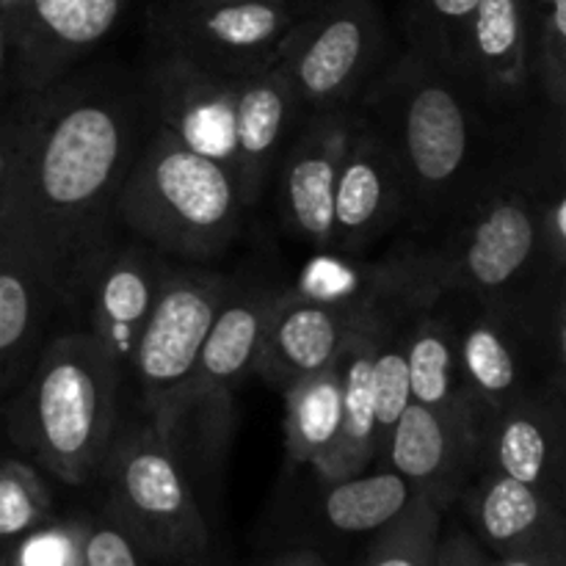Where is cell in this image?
<instances>
[{
    "label": "cell",
    "instance_id": "obj_1",
    "mask_svg": "<svg viewBox=\"0 0 566 566\" xmlns=\"http://www.w3.org/2000/svg\"><path fill=\"white\" fill-rule=\"evenodd\" d=\"M39 94L6 136L0 243L31 260L66 302L88 291L114 243L116 199L136 155V105L108 83Z\"/></svg>",
    "mask_w": 566,
    "mask_h": 566
},
{
    "label": "cell",
    "instance_id": "obj_2",
    "mask_svg": "<svg viewBox=\"0 0 566 566\" xmlns=\"http://www.w3.org/2000/svg\"><path fill=\"white\" fill-rule=\"evenodd\" d=\"M122 374L88 332L50 343L11 407L17 446L53 479L88 484L114 442Z\"/></svg>",
    "mask_w": 566,
    "mask_h": 566
},
{
    "label": "cell",
    "instance_id": "obj_3",
    "mask_svg": "<svg viewBox=\"0 0 566 566\" xmlns=\"http://www.w3.org/2000/svg\"><path fill=\"white\" fill-rule=\"evenodd\" d=\"M243 208L238 177L224 160L160 127L133 155L116 221L160 254L208 260L238 235Z\"/></svg>",
    "mask_w": 566,
    "mask_h": 566
},
{
    "label": "cell",
    "instance_id": "obj_4",
    "mask_svg": "<svg viewBox=\"0 0 566 566\" xmlns=\"http://www.w3.org/2000/svg\"><path fill=\"white\" fill-rule=\"evenodd\" d=\"M457 61L420 48L379 88L387 144L407 199L426 210L453 202L479 164L481 122Z\"/></svg>",
    "mask_w": 566,
    "mask_h": 566
},
{
    "label": "cell",
    "instance_id": "obj_5",
    "mask_svg": "<svg viewBox=\"0 0 566 566\" xmlns=\"http://www.w3.org/2000/svg\"><path fill=\"white\" fill-rule=\"evenodd\" d=\"M105 517L144 558L164 566H213L210 531L171 437L149 420L116 429L105 462Z\"/></svg>",
    "mask_w": 566,
    "mask_h": 566
},
{
    "label": "cell",
    "instance_id": "obj_6",
    "mask_svg": "<svg viewBox=\"0 0 566 566\" xmlns=\"http://www.w3.org/2000/svg\"><path fill=\"white\" fill-rule=\"evenodd\" d=\"M227 293V282L202 269L166 271L130 359L147 403V420L160 434L175 437L180 426L199 352Z\"/></svg>",
    "mask_w": 566,
    "mask_h": 566
},
{
    "label": "cell",
    "instance_id": "obj_7",
    "mask_svg": "<svg viewBox=\"0 0 566 566\" xmlns=\"http://www.w3.org/2000/svg\"><path fill=\"white\" fill-rule=\"evenodd\" d=\"M379 53V20L368 0H337L282 39L274 64L313 114L337 111L363 86Z\"/></svg>",
    "mask_w": 566,
    "mask_h": 566
},
{
    "label": "cell",
    "instance_id": "obj_8",
    "mask_svg": "<svg viewBox=\"0 0 566 566\" xmlns=\"http://www.w3.org/2000/svg\"><path fill=\"white\" fill-rule=\"evenodd\" d=\"M545 252L539 208L523 193L497 197L453 238L434 263L431 287L501 298L523 285Z\"/></svg>",
    "mask_w": 566,
    "mask_h": 566
},
{
    "label": "cell",
    "instance_id": "obj_9",
    "mask_svg": "<svg viewBox=\"0 0 566 566\" xmlns=\"http://www.w3.org/2000/svg\"><path fill=\"white\" fill-rule=\"evenodd\" d=\"M293 28L287 0H202L177 17V55L224 77L269 70Z\"/></svg>",
    "mask_w": 566,
    "mask_h": 566
},
{
    "label": "cell",
    "instance_id": "obj_10",
    "mask_svg": "<svg viewBox=\"0 0 566 566\" xmlns=\"http://www.w3.org/2000/svg\"><path fill=\"white\" fill-rule=\"evenodd\" d=\"M403 202L401 171L381 127L352 119L337 164L332 247L359 249L370 243L392 224Z\"/></svg>",
    "mask_w": 566,
    "mask_h": 566
},
{
    "label": "cell",
    "instance_id": "obj_11",
    "mask_svg": "<svg viewBox=\"0 0 566 566\" xmlns=\"http://www.w3.org/2000/svg\"><path fill=\"white\" fill-rule=\"evenodd\" d=\"M125 9L127 0H17L22 83L33 92L55 86L66 66L114 31Z\"/></svg>",
    "mask_w": 566,
    "mask_h": 566
},
{
    "label": "cell",
    "instance_id": "obj_12",
    "mask_svg": "<svg viewBox=\"0 0 566 566\" xmlns=\"http://www.w3.org/2000/svg\"><path fill=\"white\" fill-rule=\"evenodd\" d=\"M359 313L363 310L348 302L315 296L302 287L280 293L271 304L254 368L282 387L332 368Z\"/></svg>",
    "mask_w": 566,
    "mask_h": 566
},
{
    "label": "cell",
    "instance_id": "obj_13",
    "mask_svg": "<svg viewBox=\"0 0 566 566\" xmlns=\"http://www.w3.org/2000/svg\"><path fill=\"white\" fill-rule=\"evenodd\" d=\"M479 440L481 426L473 420L448 418L412 401L392 426L379 459L437 506L448 509L479 451Z\"/></svg>",
    "mask_w": 566,
    "mask_h": 566
},
{
    "label": "cell",
    "instance_id": "obj_14",
    "mask_svg": "<svg viewBox=\"0 0 566 566\" xmlns=\"http://www.w3.org/2000/svg\"><path fill=\"white\" fill-rule=\"evenodd\" d=\"M169 269L166 254L147 243H130V247L111 243L88 282L86 293L92 296L88 335L111 354L122 370L130 368L138 335L153 313Z\"/></svg>",
    "mask_w": 566,
    "mask_h": 566
},
{
    "label": "cell",
    "instance_id": "obj_15",
    "mask_svg": "<svg viewBox=\"0 0 566 566\" xmlns=\"http://www.w3.org/2000/svg\"><path fill=\"white\" fill-rule=\"evenodd\" d=\"M348 122L352 116L343 108L313 114L282 164V213L291 230L313 247H332V205Z\"/></svg>",
    "mask_w": 566,
    "mask_h": 566
},
{
    "label": "cell",
    "instance_id": "obj_16",
    "mask_svg": "<svg viewBox=\"0 0 566 566\" xmlns=\"http://www.w3.org/2000/svg\"><path fill=\"white\" fill-rule=\"evenodd\" d=\"M492 473L534 486L564 506V437L562 418L539 396L514 398L484 420Z\"/></svg>",
    "mask_w": 566,
    "mask_h": 566
},
{
    "label": "cell",
    "instance_id": "obj_17",
    "mask_svg": "<svg viewBox=\"0 0 566 566\" xmlns=\"http://www.w3.org/2000/svg\"><path fill=\"white\" fill-rule=\"evenodd\" d=\"M302 103L276 64L232 77V175L243 202L263 191Z\"/></svg>",
    "mask_w": 566,
    "mask_h": 566
},
{
    "label": "cell",
    "instance_id": "obj_18",
    "mask_svg": "<svg viewBox=\"0 0 566 566\" xmlns=\"http://www.w3.org/2000/svg\"><path fill=\"white\" fill-rule=\"evenodd\" d=\"M459 368L479 409L495 412L528 392L534 374V343L528 329L512 313L486 307L475 313L457 335ZM486 415V418H490Z\"/></svg>",
    "mask_w": 566,
    "mask_h": 566
},
{
    "label": "cell",
    "instance_id": "obj_19",
    "mask_svg": "<svg viewBox=\"0 0 566 566\" xmlns=\"http://www.w3.org/2000/svg\"><path fill=\"white\" fill-rule=\"evenodd\" d=\"M468 517L475 542L492 556H512L566 539L564 506L492 470L468 492Z\"/></svg>",
    "mask_w": 566,
    "mask_h": 566
},
{
    "label": "cell",
    "instance_id": "obj_20",
    "mask_svg": "<svg viewBox=\"0 0 566 566\" xmlns=\"http://www.w3.org/2000/svg\"><path fill=\"white\" fill-rule=\"evenodd\" d=\"M271 293H247V296H230L216 313L205 346L199 352L197 368H193L191 385L182 401V415L191 409H213L219 398L232 390L249 370H254L263 346L265 324H269Z\"/></svg>",
    "mask_w": 566,
    "mask_h": 566
},
{
    "label": "cell",
    "instance_id": "obj_21",
    "mask_svg": "<svg viewBox=\"0 0 566 566\" xmlns=\"http://www.w3.org/2000/svg\"><path fill=\"white\" fill-rule=\"evenodd\" d=\"M155 94L164 119L160 127L199 153L232 164V77L175 55L158 72Z\"/></svg>",
    "mask_w": 566,
    "mask_h": 566
},
{
    "label": "cell",
    "instance_id": "obj_22",
    "mask_svg": "<svg viewBox=\"0 0 566 566\" xmlns=\"http://www.w3.org/2000/svg\"><path fill=\"white\" fill-rule=\"evenodd\" d=\"M379 332L381 326L368 313H359L335 359L337 381H340L343 429L329 470L318 484H332V481L365 473L379 459L374 407V354Z\"/></svg>",
    "mask_w": 566,
    "mask_h": 566
},
{
    "label": "cell",
    "instance_id": "obj_23",
    "mask_svg": "<svg viewBox=\"0 0 566 566\" xmlns=\"http://www.w3.org/2000/svg\"><path fill=\"white\" fill-rule=\"evenodd\" d=\"M459 55L495 92L523 88L534 75V0H481Z\"/></svg>",
    "mask_w": 566,
    "mask_h": 566
},
{
    "label": "cell",
    "instance_id": "obj_24",
    "mask_svg": "<svg viewBox=\"0 0 566 566\" xmlns=\"http://www.w3.org/2000/svg\"><path fill=\"white\" fill-rule=\"evenodd\" d=\"M403 348H407L412 401L448 415V418L473 420L481 426V409L468 392L462 368H459L453 329H448L442 321L431 318V315H423L403 340Z\"/></svg>",
    "mask_w": 566,
    "mask_h": 566
},
{
    "label": "cell",
    "instance_id": "obj_25",
    "mask_svg": "<svg viewBox=\"0 0 566 566\" xmlns=\"http://www.w3.org/2000/svg\"><path fill=\"white\" fill-rule=\"evenodd\" d=\"M423 495L403 475L381 468L376 473H357L352 479L321 484L318 514L324 525L343 536L376 534L407 512L415 497Z\"/></svg>",
    "mask_w": 566,
    "mask_h": 566
},
{
    "label": "cell",
    "instance_id": "obj_26",
    "mask_svg": "<svg viewBox=\"0 0 566 566\" xmlns=\"http://www.w3.org/2000/svg\"><path fill=\"white\" fill-rule=\"evenodd\" d=\"M282 390L287 403V453L296 464L313 468L315 479L321 481L329 470L343 429L340 381L335 365L321 374L291 381Z\"/></svg>",
    "mask_w": 566,
    "mask_h": 566
},
{
    "label": "cell",
    "instance_id": "obj_27",
    "mask_svg": "<svg viewBox=\"0 0 566 566\" xmlns=\"http://www.w3.org/2000/svg\"><path fill=\"white\" fill-rule=\"evenodd\" d=\"M55 304L59 296L36 265L0 243V376L28 357Z\"/></svg>",
    "mask_w": 566,
    "mask_h": 566
},
{
    "label": "cell",
    "instance_id": "obj_28",
    "mask_svg": "<svg viewBox=\"0 0 566 566\" xmlns=\"http://www.w3.org/2000/svg\"><path fill=\"white\" fill-rule=\"evenodd\" d=\"M442 512L431 497L418 495L390 525L376 531L368 551L354 566H437Z\"/></svg>",
    "mask_w": 566,
    "mask_h": 566
},
{
    "label": "cell",
    "instance_id": "obj_29",
    "mask_svg": "<svg viewBox=\"0 0 566 566\" xmlns=\"http://www.w3.org/2000/svg\"><path fill=\"white\" fill-rule=\"evenodd\" d=\"M50 517V492L36 470L0 462V542L22 539Z\"/></svg>",
    "mask_w": 566,
    "mask_h": 566
},
{
    "label": "cell",
    "instance_id": "obj_30",
    "mask_svg": "<svg viewBox=\"0 0 566 566\" xmlns=\"http://www.w3.org/2000/svg\"><path fill=\"white\" fill-rule=\"evenodd\" d=\"M409 403H412V392H409L407 348H403L401 340L385 335V329H381L374 354V407L379 453L385 448L387 437H390L392 426H396V420L401 418Z\"/></svg>",
    "mask_w": 566,
    "mask_h": 566
},
{
    "label": "cell",
    "instance_id": "obj_31",
    "mask_svg": "<svg viewBox=\"0 0 566 566\" xmlns=\"http://www.w3.org/2000/svg\"><path fill=\"white\" fill-rule=\"evenodd\" d=\"M534 75L556 105L566 99V0H534Z\"/></svg>",
    "mask_w": 566,
    "mask_h": 566
},
{
    "label": "cell",
    "instance_id": "obj_32",
    "mask_svg": "<svg viewBox=\"0 0 566 566\" xmlns=\"http://www.w3.org/2000/svg\"><path fill=\"white\" fill-rule=\"evenodd\" d=\"M83 523L86 520L39 525L36 531L22 536L9 556V566H75L81 558Z\"/></svg>",
    "mask_w": 566,
    "mask_h": 566
},
{
    "label": "cell",
    "instance_id": "obj_33",
    "mask_svg": "<svg viewBox=\"0 0 566 566\" xmlns=\"http://www.w3.org/2000/svg\"><path fill=\"white\" fill-rule=\"evenodd\" d=\"M81 562L83 566H144V553L114 520H86Z\"/></svg>",
    "mask_w": 566,
    "mask_h": 566
},
{
    "label": "cell",
    "instance_id": "obj_34",
    "mask_svg": "<svg viewBox=\"0 0 566 566\" xmlns=\"http://www.w3.org/2000/svg\"><path fill=\"white\" fill-rule=\"evenodd\" d=\"M481 0H426V17L434 28V48L437 53L457 59L462 50L464 31L470 25V17L479 9Z\"/></svg>",
    "mask_w": 566,
    "mask_h": 566
},
{
    "label": "cell",
    "instance_id": "obj_35",
    "mask_svg": "<svg viewBox=\"0 0 566 566\" xmlns=\"http://www.w3.org/2000/svg\"><path fill=\"white\" fill-rule=\"evenodd\" d=\"M437 566H492V556L475 542L470 531H448L440 534Z\"/></svg>",
    "mask_w": 566,
    "mask_h": 566
},
{
    "label": "cell",
    "instance_id": "obj_36",
    "mask_svg": "<svg viewBox=\"0 0 566 566\" xmlns=\"http://www.w3.org/2000/svg\"><path fill=\"white\" fill-rule=\"evenodd\" d=\"M260 566H329V564H326V558L315 551H287V553H280V556L269 558V562Z\"/></svg>",
    "mask_w": 566,
    "mask_h": 566
},
{
    "label": "cell",
    "instance_id": "obj_37",
    "mask_svg": "<svg viewBox=\"0 0 566 566\" xmlns=\"http://www.w3.org/2000/svg\"><path fill=\"white\" fill-rule=\"evenodd\" d=\"M3 177H6V136H0V210H3Z\"/></svg>",
    "mask_w": 566,
    "mask_h": 566
},
{
    "label": "cell",
    "instance_id": "obj_38",
    "mask_svg": "<svg viewBox=\"0 0 566 566\" xmlns=\"http://www.w3.org/2000/svg\"><path fill=\"white\" fill-rule=\"evenodd\" d=\"M0 566H9V558H6V556H0Z\"/></svg>",
    "mask_w": 566,
    "mask_h": 566
},
{
    "label": "cell",
    "instance_id": "obj_39",
    "mask_svg": "<svg viewBox=\"0 0 566 566\" xmlns=\"http://www.w3.org/2000/svg\"><path fill=\"white\" fill-rule=\"evenodd\" d=\"M188 3H202V0H188Z\"/></svg>",
    "mask_w": 566,
    "mask_h": 566
},
{
    "label": "cell",
    "instance_id": "obj_40",
    "mask_svg": "<svg viewBox=\"0 0 566 566\" xmlns=\"http://www.w3.org/2000/svg\"><path fill=\"white\" fill-rule=\"evenodd\" d=\"M75 566H83V562H81V558H77V562H75Z\"/></svg>",
    "mask_w": 566,
    "mask_h": 566
}]
</instances>
